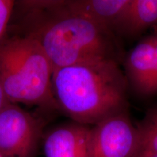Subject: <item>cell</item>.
Listing matches in <instances>:
<instances>
[{
	"label": "cell",
	"mask_w": 157,
	"mask_h": 157,
	"mask_svg": "<svg viewBox=\"0 0 157 157\" xmlns=\"http://www.w3.org/2000/svg\"><path fill=\"white\" fill-rule=\"evenodd\" d=\"M0 157H2V155H1V154H0Z\"/></svg>",
	"instance_id": "obj_15"
},
{
	"label": "cell",
	"mask_w": 157,
	"mask_h": 157,
	"mask_svg": "<svg viewBox=\"0 0 157 157\" xmlns=\"http://www.w3.org/2000/svg\"><path fill=\"white\" fill-rule=\"evenodd\" d=\"M136 128L137 143L132 157H148L157 154V105L146 111Z\"/></svg>",
	"instance_id": "obj_10"
},
{
	"label": "cell",
	"mask_w": 157,
	"mask_h": 157,
	"mask_svg": "<svg viewBox=\"0 0 157 157\" xmlns=\"http://www.w3.org/2000/svg\"><path fill=\"white\" fill-rule=\"evenodd\" d=\"M90 128L73 121L55 127L44 138L45 156L89 157Z\"/></svg>",
	"instance_id": "obj_7"
},
{
	"label": "cell",
	"mask_w": 157,
	"mask_h": 157,
	"mask_svg": "<svg viewBox=\"0 0 157 157\" xmlns=\"http://www.w3.org/2000/svg\"><path fill=\"white\" fill-rule=\"evenodd\" d=\"M52 68L39 43L28 35L0 41V81L12 103L59 109L52 93Z\"/></svg>",
	"instance_id": "obj_3"
},
{
	"label": "cell",
	"mask_w": 157,
	"mask_h": 157,
	"mask_svg": "<svg viewBox=\"0 0 157 157\" xmlns=\"http://www.w3.org/2000/svg\"><path fill=\"white\" fill-rule=\"evenodd\" d=\"M125 76L128 84L140 95L155 94L156 50L154 35L142 39L124 60Z\"/></svg>",
	"instance_id": "obj_6"
},
{
	"label": "cell",
	"mask_w": 157,
	"mask_h": 157,
	"mask_svg": "<svg viewBox=\"0 0 157 157\" xmlns=\"http://www.w3.org/2000/svg\"><path fill=\"white\" fill-rule=\"evenodd\" d=\"M137 143L136 126L126 110L91 127L89 157H132Z\"/></svg>",
	"instance_id": "obj_5"
},
{
	"label": "cell",
	"mask_w": 157,
	"mask_h": 157,
	"mask_svg": "<svg viewBox=\"0 0 157 157\" xmlns=\"http://www.w3.org/2000/svg\"><path fill=\"white\" fill-rule=\"evenodd\" d=\"M148 157H157V154H154V155H151V156H148Z\"/></svg>",
	"instance_id": "obj_14"
},
{
	"label": "cell",
	"mask_w": 157,
	"mask_h": 157,
	"mask_svg": "<svg viewBox=\"0 0 157 157\" xmlns=\"http://www.w3.org/2000/svg\"><path fill=\"white\" fill-rule=\"evenodd\" d=\"M42 119L17 104L0 112V154L2 157H34L42 136Z\"/></svg>",
	"instance_id": "obj_4"
},
{
	"label": "cell",
	"mask_w": 157,
	"mask_h": 157,
	"mask_svg": "<svg viewBox=\"0 0 157 157\" xmlns=\"http://www.w3.org/2000/svg\"><path fill=\"white\" fill-rule=\"evenodd\" d=\"M157 25V0H129L116 31L135 36Z\"/></svg>",
	"instance_id": "obj_9"
},
{
	"label": "cell",
	"mask_w": 157,
	"mask_h": 157,
	"mask_svg": "<svg viewBox=\"0 0 157 157\" xmlns=\"http://www.w3.org/2000/svg\"><path fill=\"white\" fill-rule=\"evenodd\" d=\"M155 50H156V80H155V93H157V33H155Z\"/></svg>",
	"instance_id": "obj_13"
},
{
	"label": "cell",
	"mask_w": 157,
	"mask_h": 157,
	"mask_svg": "<svg viewBox=\"0 0 157 157\" xmlns=\"http://www.w3.org/2000/svg\"><path fill=\"white\" fill-rule=\"evenodd\" d=\"M52 86L59 110L82 124L93 126L128 110V82L117 60H98L56 70Z\"/></svg>",
	"instance_id": "obj_2"
},
{
	"label": "cell",
	"mask_w": 157,
	"mask_h": 157,
	"mask_svg": "<svg viewBox=\"0 0 157 157\" xmlns=\"http://www.w3.org/2000/svg\"><path fill=\"white\" fill-rule=\"evenodd\" d=\"M10 103H12L10 101L9 98L4 90L2 84L0 81V112Z\"/></svg>",
	"instance_id": "obj_12"
},
{
	"label": "cell",
	"mask_w": 157,
	"mask_h": 157,
	"mask_svg": "<svg viewBox=\"0 0 157 157\" xmlns=\"http://www.w3.org/2000/svg\"><path fill=\"white\" fill-rule=\"evenodd\" d=\"M24 9L22 32L39 43L52 71L103 60H117L113 34L68 13L63 1L17 2Z\"/></svg>",
	"instance_id": "obj_1"
},
{
	"label": "cell",
	"mask_w": 157,
	"mask_h": 157,
	"mask_svg": "<svg viewBox=\"0 0 157 157\" xmlns=\"http://www.w3.org/2000/svg\"><path fill=\"white\" fill-rule=\"evenodd\" d=\"M14 7V1L0 0V41L5 35Z\"/></svg>",
	"instance_id": "obj_11"
},
{
	"label": "cell",
	"mask_w": 157,
	"mask_h": 157,
	"mask_svg": "<svg viewBox=\"0 0 157 157\" xmlns=\"http://www.w3.org/2000/svg\"><path fill=\"white\" fill-rule=\"evenodd\" d=\"M129 2V0H73L63 1V7L114 34Z\"/></svg>",
	"instance_id": "obj_8"
}]
</instances>
